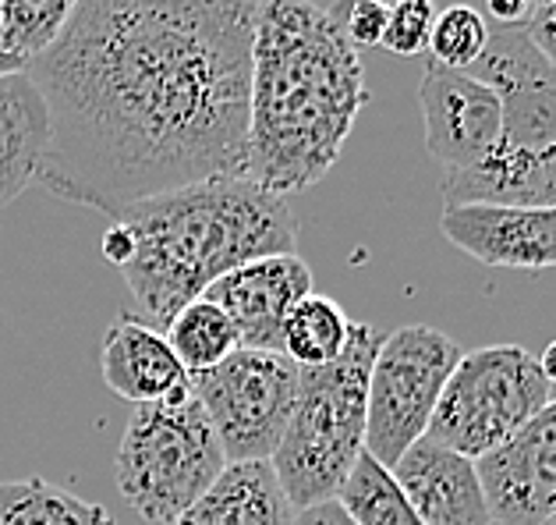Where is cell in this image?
<instances>
[{
    "instance_id": "6da1fadb",
    "label": "cell",
    "mask_w": 556,
    "mask_h": 525,
    "mask_svg": "<svg viewBox=\"0 0 556 525\" xmlns=\"http://www.w3.org/2000/svg\"><path fill=\"white\" fill-rule=\"evenodd\" d=\"M249 0H78L25 72L50 111L39 185L117 217L142 199L249 178Z\"/></svg>"
},
{
    "instance_id": "7a4b0ae2",
    "label": "cell",
    "mask_w": 556,
    "mask_h": 525,
    "mask_svg": "<svg viewBox=\"0 0 556 525\" xmlns=\"http://www.w3.org/2000/svg\"><path fill=\"white\" fill-rule=\"evenodd\" d=\"M369 103L358 50L316 0H255L249 178L283 199L327 178Z\"/></svg>"
},
{
    "instance_id": "3957f363",
    "label": "cell",
    "mask_w": 556,
    "mask_h": 525,
    "mask_svg": "<svg viewBox=\"0 0 556 525\" xmlns=\"http://www.w3.org/2000/svg\"><path fill=\"white\" fill-rule=\"evenodd\" d=\"M135 238L121 277L149 327H164L213 280L263 255L294 252L291 199L252 178H213L142 199L117 213Z\"/></svg>"
},
{
    "instance_id": "277c9868",
    "label": "cell",
    "mask_w": 556,
    "mask_h": 525,
    "mask_svg": "<svg viewBox=\"0 0 556 525\" xmlns=\"http://www.w3.org/2000/svg\"><path fill=\"white\" fill-rule=\"evenodd\" d=\"M471 75L493 86L504 117L496 146L479 167L443 174V210L556 207V68L525 25H493Z\"/></svg>"
},
{
    "instance_id": "5b68a950",
    "label": "cell",
    "mask_w": 556,
    "mask_h": 525,
    "mask_svg": "<svg viewBox=\"0 0 556 525\" xmlns=\"http://www.w3.org/2000/svg\"><path fill=\"white\" fill-rule=\"evenodd\" d=\"M387 334L355 323L351 345L330 366H298V398L277 454L269 458L294 511L333 501L365 451L369 373Z\"/></svg>"
},
{
    "instance_id": "8992f818",
    "label": "cell",
    "mask_w": 556,
    "mask_h": 525,
    "mask_svg": "<svg viewBox=\"0 0 556 525\" xmlns=\"http://www.w3.org/2000/svg\"><path fill=\"white\" fill-rule=\"evenodd\" d=\"M227 454L202 401L181 398L135 405L117 443V490L146 525H174L216 479Z\"/></svg>"
},
{
    "instance_id": "52a82bcc",
    "label": "cell",
    "mask_w": 556,
    "mask_h": 525,
    "mask_svg": "<svg viewBox=\"0 0 556 525\" xmlns=\"http://www.w3.org/2000/svg\"><path fill=\"white\" fill-rule=\"evenodd\" d=\"M553 398L556 387L528 348H475L454 366L426 437L479 462L532 423Z\"/></svg>"
},
{
    "instance_id": "ba28073f",
    "label": "cell",
    "mask_w": 556,
    "mask_h": 525,
    "mask_svg": "<svg viewBox=\"0 0 556 525\" xmlns=\"http://www.w3.org/2000/svg\"><path fill=\"white\" fill-rule=\"evenodd\" d=\"M465 355L451 334L429 323H404L383 338L369 373V423L365 451L393 468L401 454L429 434L432 412Z\"/></svg>"
},
{
    "instance_id": "9c48e42d",
    "label": "cell",
    "mask_w": 556,
    "mask_h": 525,
    "mask_svg": "<svg viewBox=\"0 0 556 525\" xmlns=\"http://www.w3.org/2000/svg\"><path fill=\"white\" fill-rule=\"evenodd\" d=\"M192 395L220 437L227 465L269 462L294 412L298 366L283 352L238 348L220 366L192 376Z\"/></svg>"
},
{
    "instance_id": "30bf717a",
    "label": "cell",
    "mask_w": 556,
    "mask_h": 525,
    "mask_svg": "<svg viewBox=\"0 0 556 525\" xmlns=\"http://www.w3.org/2000/svg\"><path fill=\"white\" fill-rule=\"evenodd\" d=\"M418 100L426 117V150L446 174L471 171L490 157L504 117L493 86L471 72H451L429 61Z\"/></svg>"
},
{
    "instance_id": "8fae6325",
    "label": "cell",
    "mask_w": 556,
    "mask_h": 525,
    "mask_svg": "<svg viewBox=\"0 0 556 525\" xmlns=\"http://www.w3.org/2000/svg\"><path fill=\"white\" fill-rule=\"evenodd\" d=\"M475 468L493 522L546 525L556 515V398Z\"/></svg>"
},
{
    "instance_id": "7c38bea8",
    "label": "cell",
    "mask_w": 556,
    "mask_h": 525,
    "mask_svg": "<svg viewBox=\"0 0 556 525\" xmlns=\"http://www.w3.org/2000/svg\"><path fill=\"white\" fill-rule=\"evenodd\" d=\"M202 295L230 316L241 348L283 352V323L291 309L312 295V271L298 252L263 255L213 280Z\"/></svg>"
},
{
    "instance_id": "4fadbf2b",
    "label": "cell",
    "mask_w": 556,
    "mask_h": 525,
    "mask_svg": "<svg viewBox=\"0 0 556 525\" xmlns=\"http://www.w3.org/2000/svg\"><path fill=\"white\" fill-rule=\"evenodd\" d=\"M440 227L485 266L528 274L556 266V207H451Z\"/></svg>"
},
{
    "instance_id": "5bb4252c",
    "label": "cell",
    "mask_w": 556,
    "mask_h": 525,
    "mask_svg": "<svg viewBox=\"0 0 556 525\" xmlns=\"http://www.w3.org/2000/svg\"><path fill=\"white\" fill-rule=\"evenodd\" d=\"M390 473L426 525H493L475 462L432 437L412 443Z\"/></svg>"
},
{
    "instance_id": "9a60e30c",
    "label": "cell",
    "mask_w": 556,
    "mask_h": 525,
    "mask_svg": "<svg viewBox=\"0 0 556 525\" xmlns=\"http://www.w3.org/2000/svg\"><path fill=\"white\" fill-rule=\"evenodd\" d=\"M100 373L103 384L131 405H156L192 390V376L174 355L167 334L131 313H121L106 330Z\"/></svg>"
},
{
    "instance_id": "2e32d148",
    "label": "cell",
    "mask_w": 556,
    "mask_h": 525,
    "mask_svg": "<svg viewBox=\"0 0 556 525\" xmlns=\"http://www.w3.org/2000/svg\"><path fill=\"white\" fill-rule=\"evenodd\" d=\"M50 146V111L29 72L0 75V210L39 178Z\"/></svg>"
},
{
    "instance_id": "e0dca14e",
    "label": "cell",
    "mask_w": 556,
    "mask_h": 525,
    "mask_svg": "<svg viewBox=\"0 0 556 525\" xmlns=\"http://www.w3.org/2000/svg\"><path fill=\"white\" fill-rule=\"evenodd\" d=\"M174 525H294V504L269 462L227 465Z\"/></svg>"
},
{
    "instance_id": "ac0fdd59",
    "label": "cell",
    "mask_w": 556,
    "mask_h": 525,
    "mask_svg": "<svg viewBox=\"0 0 556 525\" xmlns=\"http://www.w3.org/2000/svg\"><path fill=\"white\" fill-rule=\"evenodd\" d=\"M0 525H114V515L50 479L0 483Z\"/></svg>"
},
{
    "instance_id": "d6986e66",
    "label": "cell",
    "mask_w": 556,
    "mask_h": 525,
    "mask_svg": "<svg viewBox=\"0 0 556 525\" xmlns=\"http://www.w3.org/2000/svg\"><path fill=\"white\" fill-rule=\"evenodd\" d=\"M351 334H355V320L344 313V305L333 302L330 295L312 291L291 309L288 323H283V355L302 370L330 366L344 355Z\"/></svg>"
},
{
    "instance_id": "ffe728a7",
    "label": "cell",
    "mask_w": 556,
    "mask_h": 525,
    "mask_svg": "<svg viewBox=\"0 0 556 525\" xmlns=\"http://www.w3.org/2000/svg\"><path fill=\"white\" fill-rule=\"evenodd\" d=\"M164 334L174 348V355H178L181 366L188 370V376L220 366L224 359H230L241 348L235 323H230V316L216 302H210L206 295L188 302L181 313L167 323Z\"/></svg>"
},
{
    "instance_id": "44dd1931",
    "label": "cell",
    "mask_w": 556,
    "mask_h": 525,
    "mask_svg": "<svg viewBox=\"0 0 556 525\" xmlns=\"http://www.w3.org/2000/svg\"><path fill=\"white\" fill-rule=\"evenodd\" d=\"M337 501L358 525H426L415 515L408 493L401 490V483L393 479L387 465H379L369 451L358 454L355 468L344 479Z\"/></svg>"
},
{
    "instance_id": "7402d4cb",
    "label": "cell",
    "mask_w": 556,
    "mask_h": 525,
    "mask_svg": "<svg viewBox=\"0 0 556 525\" xmlns=\"http://www.w3.org/2000/svg\"><path fill=\"white\" fill-rule=\"evenodd\" d=\"M78 8V0H4L0 47L25 64L36 61L61 39Z\"/></svg>"
},
{
    "instance_id": "603a6c76",
    "label": "cell",
    "mask_w": 556,
    "mask_h": 525,
    "mask_svg": "<svg viewBox=\"0 0 556 525\" xmlns=\"http://www.w3.org/2000/svg\"><path fill=\"white\" fill-rule=\"evenodd\" d=\"M490 29L493 25L471 4L443 8L429 36V61H437L451 72H471L482 61L485 47H490Z\"/></svg>"
},
{
    "instance_id": "cb8c5ba5",
    "label": "cell",
    "mask_w": 556,
    "mask_h": 525,
    "mask_svg": "<svg viewBox=\"0 0 556 525\" xmlns=\"http://www.w3.org/2000/svg\"><path fill=\"white\" fill-rule=\"evenodd\" d=\"M437 0H393L387 15V33L383 43L401 58H415V53L429 50L432 25H437Z\"/></svg>"
},
{
    "instance_id": "d4e9b609",
    "label": "cell",
    "mask_w": 556,
    "mask_h": 525,
    "mask_svg": "<svg viewBox=\"0 0 556 525\" xmlns=\"http://www.w3.org/2000/svg\"><path fill=\"white\" fill-rule=\"evenodd\" d=\"M333 22L341 25V33L351 39V47H379L387 33L390 4L383 0H337L330 8Z\"/></svg>"
},
{
    "instance_id": "484cf974",
    "label": "cell",
    "mask_w": 556,
    "mask_h": 525,
    "mask_svg": "<svg viewBox=\"0 0 556 525\" xmlns=\"http://www.w3.org/2000/svg\"><path fill=\"white\" fill-rule=\"evenodd\" d=\"M525 29L532 36V43L539 47L542 58L556 68V4L532 8V18L525 22Z\"/></svg>"
},
{
    "instance_id": "4316f807",
    "label": "cell",
    "mask_w": 556,
    "mask_h": 525,
    "mask_svg": "<svg viewBox=\"0 0 556 525\" xmlns=\"http://www.w3.org/2000/svg\"><path fill=\"white\" fill-rule=\"evenodd\" d=\"M103 260L111 263V266H125L128 260H131V252H135V238H131V232L121 221H111V227H106V235H103Z\"/></svg>"
},
{
    "instance_id": "83f0119b",
    "label": "cell",
    "mask_w": 556,
    "mask_h": 525,
    "mask_svg": "<svg viewBox=\"0 0 556 525\" xmlns=\"http://www.w3.org/2000/svg\"><path fill=\"white\" fill-rule=\"evenodd\" d=\"M294 525H358V522L351 518L344 511V504L333 497V501H323V504L294 511Z\"/></svg>"
},
{
    "instance_id": "f1b7e54d",
    "label": "cell",
    "mask_w": 556,
    "mask_h": 525,
    "mask_svg": "<svg viewBox=\"0 0 556 525\" xmlns=\"http://www.w3.org/2000/svg\"><path fill=\"white\" fill-rule=\"evenodd\" d=\"M532 0H485L493 25H525L532 18Z\"/></svg>"
},
{
    "instance_id": "f546056e",
    "label": "cell",
    "mask_w": 556,
    "mask_h": 525,
    "mask_svg": "<svg viewBox=\"0 0 556 525\" xmlns=\"http://www.w3.org/2000/svg\"><path fill=\"white\" fill-rule=\"evenodd\" d=\"M539 366H542V373H546V380L556 387V338L546 345V352H542V359H539Z\"/></svg>"
},
{
    "instance_id": "4dcf8cb0",
    "label": "cell",
    "mask_w": 556,
    "mask_h": 525,
    "mask_svg": "<svg viewBox=\"0 0 556 525\" xmlns=\"http://www.w3.org/2000/svg\"><path fill=\"white\" fill-rule=\"evenodd\" d=\"M15 72H25V61L0 47V75H15Z\"/></svg>"
},
{
    "instance_id": "1f68e13d",
    "label": "cell",
    "mask_w": 556,
    "mask_h": 525,
    "mask_svg": "<svg viewBox=\"0 0 556 525\" xmlns=\"http://www.w3.org/2000/svg\"><path fill=\"white\" fill-rule=\"evenodd\" d=\"M532 4H535V8H542V4H556V0H532Z\"/></svg>"
},
{
    "instance_id": "d6a6232c",
    "label": "cell",
    "mask_w": 556,
    "mask_h": 525,
    "mask_svg": "<svg viewBox=\"0 0 556 525\" xmlns=\"http://www.w3.org/2000/svg\"><path fill=\"white\" fill-rule=\"evenodd\" d=\"M0 18H4V0H0Z\"/></svg>"
},
{
    "instance_id": "836d02e7",
    "label": "cell",
    "mask_w": 556,
    "mask_h": 525,
    "mask_svg": "<svg viewBox=\"0 0 556 525\" xmlns=\"http://www.w3.org/2000/svg\"><path fill=\"white\" fill-rule=\"evenodd\" d=\"M546 525H556V515H553V518H549V522H546Z\"/></svg>"
}]
</instances>
